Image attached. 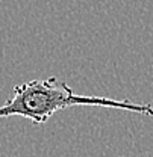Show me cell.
<instances>
[{
  "instance_id": "1",
  "label": "cell",
  "mask_w": 153,
  "mask_h": 157,
  "mask_svg": "<svg viewBox=\"0 0 153 157\" xmlns=\"http://www.w3.org/2000/svg\"><path fill=\"white\" fill-rule=\"evenodd\" d=\"M73 106H93L135 112L153 117L152 104L132 103L96 95H79L56 77L37 78L14 86L11 97L0 106V118L21 117L35 124H46L56 112Z\"/></svg>"
}]
</instances>
